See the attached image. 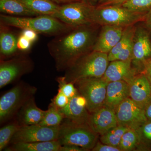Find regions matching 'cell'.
<instances>
[{"label":"cell","instance_id":"obj_23","mask_svg":"<svg viewBox=\"0 0 151 151\" xmlns=\"http://www.w3.org/2000/svg\"><path fill=\"white\" fill-rule=\"evenodd\" d=\"M31 10L39 15L53 17L60 6L50 0H19Z\"/></svg>","mask_w":151,"mask_h":151},{"label":"cell","instance_id":"obj_25","mask_svg":"<svg viewBox=\"0 0 151 151\" xmlns=\"http://www.w3.org/2000/svg\"><path fill=\"white\" fill-rule=\"evenodd\" d=\"M130 128L125 126L117 125L105 134L101 135L100 142L103 144L119 147L122 137Z\"/></svg>","mask_w":151,"mask_h":151},{"label":"cell","instance_id":"obj_37","mask_svg":"<svg viewBox=\"0 0 151 151\" xmlns=\"http://www.w3.org/2000/svg\"><path fill=\"white\" fill-rule=\"evenodd\" d=\"M85 149L73 145H61L60 151H85Z\"/></svg>","mask_w":151,"mask_h":151},{"label":"cell","instance_id":"obj_4","mask_svg":"<svg viewBox=\"0 0 151 151\" xmlns=\"http://www.w3.org/2000/svg\"><path fill=\"white\" fill-rule=\"evenodd\" d=\"M97 134L88 124H77L65 119L60 125L57 140L61 145H73L88 151L97 143Z\"/></svg>","mask_w":151,"mask_h":151},{"label":"cell","instance_id":"obj_38","mask_svg":"<svg viewBox=\"0 0 151 151\" xmlns=\"http://www.w3.org/2000/svg\"><path fill=\"white\" fill-rule=\"evenodd\" d=\"M128 0H107L104 2L103 6L116 5L123 4Z\"/></svg>","mask_w":151,"mask_h":151},{"label":"cell","instance_id":"obj_43","mask_svg":"<svg viewBox=\"0 0 151 151\" xmlns=\"http://www.w3.org/2000/svg\"><path fill=\"white\" fill-rule=\"evenodd\" d=\"M81 1L84 2L88 3V0H81Z\"/></svg>","mask_w":151,"mask_h":151},{"label":"cell","instance_id":"obj_3","mask_svg":"<svg viewBox=\"0 0 151 151\" xmlns=\"http://www.w3.org/2000/svg\"><path fill=\"white\" fill-rule=\"evenodd\" d=\"M108 55L94 51L77 60L65 70V80L74 83L76 80L86 78H101L108 65Z\"/></svg>","mask_w":151,"mask_h":151},{"label":"cell","instance_id":"obj_2","mask_svg":"<svg viewBox=\"0 0 151 151\" xmlns=\"http://www.w3.org/2000/svg\"><path fill=\"white\" fill-rule=\"evenodd\" d=\"M0 23L9 27L32 30L38 34L54 37L75 27L49 15L16 17L1 14Z\"/></svg>","mask_w":151,"mask_h":151},{"label":"cell","instance_id":"obj_20","mask_svg":"<svg viewBox=\"0 0 151 151\" xmlns=\"http://www.w3.org/2000/svg\"><path fill=\"white\" fill-rule=\"evenodd\" d=\"M61 145L58 141L52 140L12 144L5 150L8 151H60Z\"/></svg>","mask_w":151,"mask_h":151},{"label":"cell","instance_id":"obj_8","mask_svg":"<svg viewBox=\"0 0 151 151\" xmlns=\"http://www.w3.org/2000/svg\"><path fill=\"white\" fill-rule=\"evenodd\" d=\"M139 12H133L124 7L110 6L94 9L93 22L106 25L122 27L134 23L141 18Z\"/></svg>","mask_w":151,"mask_h":151},{"label":"cell","instance_id":"obj_18","mask_svg":"<svg viewBox=\"0 0 151 151\" xmlns=\"http://www.w3.org/2000/svg\"><path fill=\"white\" fill-rule=\"evenodd\" d=\"M131 60L111 61L105 71L103 78L107 82L124 80L128 82L131 76Z\"/></svg>","mask_w":151,"mask_h":151},{"label":"cell","instance_id":"obj_39","mask_svg":"<svg viewBox=\"0 0 151 151\" xmlns=\"http://www.w3.org/2000/svg\"><path fill=\"white\" fill-rule=\"evenodd\" d=\"M50 1L59 6L63 5L74 2L80 1V0H50Z\"/></svg>","mask_w":151,"mask_h":151},{"label":"cell","instance_id":"obj_30","mask_svg":"<svg viewBox=\"0 0 151 151\" xmlns=\"http://www.w3.org/2000/svg\"><path fill=\"white\" fill-rule=\"evenodd\" d=\"M57 81L58 83V90L69 99H71L78 94V90L74 86V83L66 81L64 76L58 77L57 78Z\"/></svg>","mask_w":151,"mask_h":151},{"label":"cell","instance_id":"obj_16","mask_svg":"<svg viewBox=\"0 0 151 151\" xmlns=\"http://www.w3.org/2000/svg\"><path fill=\"white\" fill-rule=\"evenodd\" d=\"M129 96V86L127 81L120 80L108 82L104 105L115 111Z\"/></svg>","mask_w":151,"mask_h":151},{"label":"cell","instance_id":"obj_40","mask_svg":"<svg viewBox=\"0 0 151 151\" xmlns=\"http://www.w3.org/2000/svg\"><path fill=\"white\" fill-rule=\"evenodd\" d=\"M145 114L147 120H151V103L147 106L145 110Z\"/></svg>","mask_w":151,"mask_h":151},{"label":"cell","instance_id":"obj_36","mask_svg":"<svg viewBox=\"0 0 151 151\" xmlns=\"http://www.w3.org/2000/svg\"><path fill=\"white\" fill-rule=\"evenodd\" d=\"M21 34L24 36L25 37L27 38L31 42H34L37 38L38 33L32 30L23 29Z\"/></svg>","mask_w":151,"mask_h":151},{"label":"cell","instance_id":"obj_32","mask_svg":"<svg viewBox=\"0 0 151 151\" xmlns=\"http://www.w3.org/2000/svg\"><path fill=\"white\" fill-rule=\"evenodd\" d=\"M70 100L66 95L58 89L57 94L53 98L51 103L58 109L60 110L67 105Z\"/></svg>","mask_w":151,"mask_h":151},{"label":"cell","instance_id":"obj_42","mask_svg":"<svg viewBox=\"0 0 151 151\" xmlns=\"http://www.w3.org/2000/svg\"><path fill=\"white\" fill-rule=\"evenodd\" d=\"M147 77L148 79L149 82H150V84L151 87V68L150 67L148 68L147 70Z\"/></svg>","mask_w":151,"mask_h":151},{"label":"cell","instance_id":"obj_22","mask_svg":"<svg viewBox=\"0 0 151 151\" xmlns=\"http://www.w3.org/2000/svg\"><path fill=\"white\" fill-rule=\"evenodd\" d=\"M151 55V44L148 35L145 32H139L134 41L133 58L144 61Z\"/></svg>","mask_w":151,"mask_h":151},{"label":"cell","instance_id":"obj_13","mask_svg":"<svg viewBox=\"0 0 151 151\" xmlns=\"http://www.w3.org/2000/svg\"><path fill=\"white\" fill-rule=\"evenodd\" d=\"M129 96L139 107L145 110L151 103V87L147 76L140 75L132 77L128 81Z\"/></svg>","mask_w":151,"mask_h":151},{"label":"cell","instance_id":"obj_24","mask_svg":"<svg viewBox=\"0 0 151 151\" xmlns=\"http://www.w3.org/2000/svg\"><path fill=\"white\" fill-rule=\"evenodd\" d=\"M141 142L139 129H130L123 135L119 147L122 151L134 150Z\"/></svg>","mask_w":151,"mask_h":151},{"label":"cell","instance_id":"obj_10","mask_svg":"<svg viewBox=\"0 0 151 151\" xmlns=\"http://www.w3.org/2000/svg\"><path fill=\"white\" fill-rule=\"evenodd\" d=\"M60 126L48 127L40 124L21 126L11 140V144L56 140Z\"/></svg>","mask_w":151,"mask_h":151},{"label":"cell","instance_id":"obj_19","mask_svg":"<svg viewBox=\"0 0 151 151\" xmlns=\"http://www.w3.org/2000/svg\"><path fill=\"white\" fill-rule=\"evenodd\" d=\"M9 27L1 24L0 30V54L1 59L14 56L18 50V38L12 30Z\"/></svg>","mask_w":151,"mask_h":151},{"label":"cell","instance_id":"obj_21","mask_svg":"<svg viewBox=\"0 0 151 151\" xmlns=\"http://www.w3.org/2000/svg\"><path fill=\"white\" fill-rule=\"evenodd\" d=\"M0 11L4 14L16 17H34L39 15L31 10L19 0H0Z\"/></svg>","mask_w":151,"mask_h":151},{"label":"cell","instance_id":"obj_28","mask_svg":"<svg viewBox=\"0 0 151 151\" xmlns=\"http://www.w3.org/2000/svg\"><path fill=\"white\" fill-rule=\"evenodd\" d=\"M133 31L131 30H127L124 32L122 38L109 52L108 58L109 61L111 62L115 60L116 57L120 52L122 51L130 41L133 39Z\"/></svg>","mask_w":151,"mask_h":151},{"label":"cell","instance_id":"obj_46","mask_svg":"<svg viewBox=\"0 0 151 151\" xmlns=\"http://www.w3.org/2000/svg\"><path fill=\"white\" fill-rule=\"evenodd\" d=\"M150 68H151V61L150 63Z\"/></svg>","mask_w":151,"mask_h":151},{"label":"cell","instance_id":"obj_44","mask_svg":"<svg viewBox=\"0 0 151 151\" xmlns=\"http://www.w3.org/2000/svg\"><path fill=\"white\" fill-rule=\"evenodd\" d=\"M106 1H107V0H99V1L100 2H103Z\"/></svg>","mask_w":151,"mask_h":151},{"label":"cell","instance_id":"obj_6","mask_svg":"<svg viewBox=\"0 0 151 151\" xmlns=\"http://www.w3.org/2000/svg\"><path fill=\"white\" fill-rule=\"evenodd\" d=\"M74 83L79 94L86 99L89 113H93L104 106L108 82L103 77L81 78Z\"/></svg>","mask_w":151,"mask_h":151},{"label":"cell","instance_id":"obj_5","mask_svg":"<svg viewBox=\"0 0 151 151\" xmlns=\"http://www.w3.org/2000/svg\"><path fill=\"white\" fill-rule=\"evenodd\" d=\"M37 89L21 82L6 92L0 98V122L12 119L29 99L33 97Z\"/></svg>","mask_w":151,"mask_h":151},{"label":"cell","instance_id":"obj_15","mask_svg":"<svg viewBox=\"0 0 151 151\" xmlns=\"http://www.w3.org/2000/svg\"><path fill=\"white\" fill-rule=\"evenodd\" d=\"M122 27L106 25L103 27L93 48V51L108 53L122 38Z\"/></svg>","mask_w":151,"mask_h":151},{"label":"cell","instance_id":"obj_14","mask_svg":"<svg viewBox=\"0 0 151 151\" xmlns=\"http://www.w3.org/2000/svg\"><path fill=\"white\" fill-rule=\"evenodd\" d=\"M60 110L65 119L71 122L79 124L88 123L90 115L87 112V102L80 94L70 99L67 105Z\"/></svg>","mask_w":151,"mask_h":151},{"label":"cell","instance_id":"obj_35","mask_svg":"<svg viewBox=\"0 0 151 151\" xmlns=\"http://www.w3.org/2000/svg\"><path fill=\"white\" fill-rule=\"evenodd\" d=\"M93 151H122L118 147H113L102 142H97L92 150Z\"/></svg>","mask_w":151,"mask_h":151},{"label":"cell","instance_id":"obj_11","mask_svg":"<svg viewBox=\"0 0 151 151\" xmlns=\"http://www.w3.org/2000/svg\"><path fill=\"white\" fill-rule=\"evenodd\" d=\"M115 112L118 125L130 129H138L148 121L145 110L139 107L130 97L123 101Z\"/></svg>","mask_w":151,"mask_h":151},{"label":"cell","instance_id":"obj_1","mask_svg":"<svg viewBox=\"0 0 151 151\" xmlns=\"http://www.w3.org/2000/svg\"><path fill=\"white\" fill-rule=\"evenodd\" d=\"M89 24L73 28L48 42V51L54 60L57 70L65 71L92 46L94 33Z\"/></svg>","mask_w":151,"mask_h":151},{"label":"cell","instance_id":"obj_26","mask_svg":"<svg viewBox=\"0 0 151 151\" xmlns=\"http://www.w3.org/2000/svg\"><path fill=\"white\" fill-rule=\"evenodd\" d=\"M65 119L60 110L51 103L48 110L46 111L43 119L39 124L48 127H58Z\"/></svg>","mask_w":151,"mask_h":151},{"label":"cell","instance_id":"obj_12","mask_svg":"<svg viewBox=\"0 0 151 151\" xmlns=\"http://www.w3.org/2000/svg\"><path fill=\"white\" fill-rule=\"evenodd\" d=\"M87 124L96 134L103 135L118 125L116 112L104 105L91 113Z\"/></svg>","mask_w":151,"mask_h":151},{"label":"cell","instance_id":"obj_45","mask_svg":"<svg viewBox=\"0 0 151 151\" xmlns=\"http://www.w3.org/2000/svg\"><path fill=\"white\" fill-rule=\"evenodd\" d=\"M91 1H92L93 2H96L97 1H98V0H91Z\"/></svg>","mask_w":151,"mask_h":151},{"label":"cell","instance_id":"obj_9","mask_svg":"<svg viewBox=\"0 0 151 151\" xmlns=\"http://www.w3.org/2000/svg\"><path fill=\"white\" fill-rule=\"evenodd\" d=\"M32 60L25 55L14 56L6 60H1L0 88L16 81L23 75L32 71Z\"/></svg>","mask_w":151,"mask_h":151},{"label":"cell","instance_id":"obj_33","mask_svg":"<svg viewBox=\"0 0 151 151\" xmlns=\"http://www.w3.org/2000/svg\"><path fill=\"white\" fill-rule=\"evenodd\" d=\"M140 134L142 142L144 140L151 142V120L145 122L139 129Z\"/></svg>","mask_w":151,"mask_h":151},{"label":"cell","instance_id":"obj_27","mask_svg":"<svg viewBox=\"0 0 151 151\" xmlns=\"http://www.w3.org/2000/svg\"><path fill=\"white\" fill-rule=\"evenodd\" d=\"M21 126L17 122L6 125L0 129V151L5 150Z\"/></svg>","mask_w":151,"mask_h":151},{"label":"cell","instance_id":"obj_34","mask_svg":"<svg viewBox=\"0 0 151 151\" xmlns=\"http://www.w3.org/2000/svg\"><path fill=\"white\" fill-rule=\"evenodd\" d=\"M32 43L24 36L21 34L18 39V49L21 51H25L28 50L31 46Z\"/></svg>","mask_w":151,"mask_h":151},{"label":"cell","instance_id":"obj_7","mask_svg":"<svg viewBox=\"0 0 151 151\" xmlns=\"http://www.w3.org/2000/svg\"><path fill=\"white\" fill-rule=\"evenodd\" d=\"M94 9L88 3L77 1L60 6L53 17L73 27L93 23Z\"/></svg>","mask_w":151,"mask_h":151},{"label":"cell","instance_id":"obj_41","mask_svg":"<svg viewBox=\"0 0 151 151\" xmlns=\"http://www.w3.org/2000/svg\"><path fill=\"white\" fill-rule=\"evenodd\" d=\"M146 21L149 26L151 27V8L150 9V12L147 16Z\"/></svg>","mask_w":151,"mask_h":151},{"label":"cell","instance_id":"obj_17","mask_svg":"<svg viewBox=\"0 0 151 151\" xmlns=\"http://www.w3.org/2000/svg\"><path fill=\"white\" fill-rule=\"evenodd\" d=\"M46 111L37 107L34 97L24 104L18 113L17 122L20 126L39 124L42 121Z\"/></svg>","mask_w":151,"mask_h":151},{"label":"cell","instance_id":"obj_29","mask_svg":"<svg viewBox=\"0 0 151 151\" xmlns=\"http://www.w3.org/2000/svg\"><path fill=\"white\" fill-rule=\"evenodd\" d=\"M122 6L140 12L151 8V0H128L122 4Z\"/></svg>","mask_w":151,"mask_h":151},{"label":"cell","instance_id":"obj_31","mask_svg":"<svg viewBox=\"0 0 151 151\" xmlns=\"http://www.w3.org/2000/svg\"><path fill=\"white\" fill-rule=\"evenodd\" d=\"M133 45L134 40H132L124 49L120 52V53L116 57L115 60H131L133 58Z\"/></svg>","mask_w":151,"mask_h":151}]
</instances>
